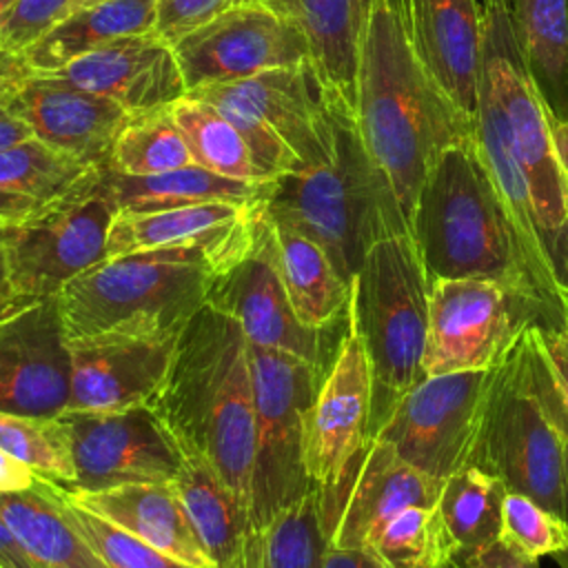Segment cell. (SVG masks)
Segmentation results:
<instances>
[{"mask_svg": "<svg viewBox=\"0 0 568 568\" xmlns=\"http://www.w3.org/2000/svg\"><path fill=\"white\" fill-rule=\"evenodd\" d=\"M355 122L410 231L426 173L446 149L475 135V115L459 109L419 60L404 0H375L364 18Z\"/></svg>", "mask_w": 568, "mask_h": 568, "instance_id": "obj_1", "label": "cell"}, {"mask_svg": "<svg viewBox=\"0 0 568 568\" xmlns=\"http://www.w3.org/2000/svg\"><path fill=\"white\" fill-rule=\"evenodd\" d=\"M146 406L180 453L204 462L253 517L255 390L251 344L240 324L204 304L180 331Z\"/></svg>", "mask_w": 568, "mask_h": 568, "instance_id": "obj_2", "label": "cell"}, {"mask_svg": "<svg viewBox=\"0 0 568 568\" xmlns=\"http://www.w3.org/2000/svg\"><path fill=\"white\" fill-rule=\"evenodd\" d=\"M410 237L430 280H490L546 302L475 135L446 149L426 173Z\"/></svg>", "mask_w": 568, "mask_h": 568, "instance_id": "obj_3", "label": "cell"}, {"mask_svg": "<svg viewBox=\"0 0 568 568\" xmlns=\"http://www.w3.org/2000/svg\"><path fill=\"white\" fill-rule=\"evenodd\" d=\"M264 209L315 240L348 284L377 240L410 235L390 182L348 115L339 118L333 153L273 180Z\"/></svg>", "mask_w": 568, "mask_h": 568, "instance_id": "obj_4", "label": "cell"}, {"mask_svg": "<svg viewBox=\"0 0 568 568\" xmlns=\"http://www.w3.org/2000/svg\"><path fill=\"white\" fill-rule=\"evenodd\" d=\"M217 268L197 246L104 257L58 293L67 339L180 333L206 304Z\"/></svg>", "mask_w": 568, "mask_h": 568, "instance_id": "obj_5", "label": "cell"}, {"mask_svg": "<svg viewBox=\"0 0 568 568\" xmlns=\"http://www.w3.org/2000/svg\"><path fill=\"white\" fill-rule=\"evenodd\" d=\"M468 464L497 475L508 493L532 497L568 521V439L559 430L541 388L535 322L521 328L490 368Z\"/></svg>", "mask_w": 568, "mask_h": 568, "instance_id": "obj_6", "label": "cell"}, {"mask_svg": "<svg viewBox=\"0 0 568 568\" xmlns=\"http://www.w3.org/2000/svg\"><path fill=\"white\" fill-rule=\"evenodd\" d=\"M430 275L410 235L377 240L351 282L348 320L371 366V433L426 377Z\"/></svg>", "mask_w": 568, "mask_h": 568, "instance_id": "obj_7", "label": "cell"}, {"mask_svg": "<svg viewBox=\"0 0 568 568\" xmlns=\"http://www.w3.org/2000/svg\"><path fill=\"white\" fill-rule=\"evenodd\" d=\"M479 73L504 111L510 153L524 178L539 240L557 284L568 300V142L537 95L510 24L508 7H484Z\"/></svg>", "mask_w": 568, "mask_h": 568, "instance_id": "obj_8", "label": "cell"}, {"mask_svg": "<svg viewBox=\"0 0 568 568\" xmlns=\"http://www.w3.org/2000/svg\"><path fill=\"white\" fill-rule=\"evenodd\" d=\"M115 215L118 204L106 182V166H98L62 197L7 224L11 306L58 295L73 277L102 262Z\"/></svg>", "mask_w": 568, "mask_h": 568, "instance_id": "obj_9", "label": "cell"}, {"mask_svg": "<svg viewBox=\"0 0 568 568\" xmlns=\"http://www.w3.org/2000/svg\"><path fill=\"white\" fill-rule=\"evenodd\" d=\"M255 390L253 521L262 528L313 484L304 459L306 413L324 368L282 353L251 346Z\"/></svg>", "mask_w": 568, "mask_h": 568, "instance_id": "obj_10", "label": "cell"}, {"mask_svg": "<svg viewBox=\"0 0 568 568\" xmlns=\"http://www.w3.org/2000/svg\"><path fill=\"white\" fill-rule=\"evenodd\" d=\"M546 302L490 280H430L426 375L493 368L521 328L559 315Z\"/></svg>", "mask_w": 568, "mask_h": 568, "instance_id": "obj_11", "label": "cell"}, {"mask_svg": "<svg viewBox=\"0 0 568 568\" xmlns=\"http://www.w3.org/2000/svg\"><path fill=\"white\" fill-rule=\"evenodd\" d=\"M206 304L233 317L251 346L282 351L328 368L342 337L306 326L288 300L271 217L262 209L246 246L217 268Z\"/></svg>", "mask_w": 568, "mask_h": 568, "instance_id": "obj_12", "label": "cell"}, {"mask_svg": "<svg viewBox=\"0 0 568 568\" xmlns=\"http://www.w3.org/2000/svg\"><path fill=\"white\" fill-rule=\"evenodd\" d=\"M488 382L490 368L426 375L399 399L373 437L444 481L470 462Z\"/></svg>", "mask_w": 568, "mask_h": 568, "instance_id": "obj_13", "label": "cell"}, {"mask_svg": "<svg viewBox=\"0 0 568 568\" xmlns=\"http://www.w3.org/2000/svg\"><path fill=\"white\" fill-rule=\"evenodd\" d=\"M69 426L73 493L109 490L126 484L175 481L182 453L166 428L144 406L126 410H64Z\"/></svg>", "mask_w": 568, "mask_h": 568, "instance_id": "obj_14", "label": "cell"}, {"mask_svg": "<svg viewBox=\"0 0 568 568\" xmlns=\"http://www.w3.org/2000/svg\"><path fill=\"white\" fill-rule=\"evenodd\" d=\"M71 351L58 295L0 313V410L60 417L69 408Z\"/></svg>", "mask_w": 568, "mask_h": 568, "instance_id": "obj_15", "label": "cell"}, {"mask_svg": "<svg viewBox=\"0 0 568 568\" xmlns=\"http://www.w3.org/2000/svg\"><path fill=\"white\" fill-rule=\"evenodd\" d=\"M371 433V366L364 344L348 320L331 366L306 413L304 459L313 486L342 484Z\"/></svg>", "mask_w": 568, "mask_h": 568, "instance_id": "obj_16", "label": "cell"}, {"mask_svg": "<svg viewBox=\"0 0 568 568\" xmlns=\"http://www.w3.org/2000/svg\"><path fill=\"white\" fill-rule=\"evenodd\" d=\"M186 91L237 82L264 71L311 64L304 36L275 13L233 4L222 16L173 44Z\"/></svg>", "mask_w": 568, "mask_h": 568, "instance_id": "obj_17", "label": "cell"}, {"mask_svg": "<svg viewBox=\"0 0 568 568\" xmlns=\"http://www.w3.org/2000/svg\"><path fill=\"white\" fill-rule=\"evenodd\" d=\"M444 481L404 462L386 442L371 437L333 490H320L331 548L362 550L366 539L408 506L439 501Z\"/></svg>", "mask_w": 568, "mask_h": 568, "instance_id": "obj_18", "label": "cell"}, {"mask_svg": "<svg viewBox=\"0 0 568 568\" xmlns=\"http://www.w3.org/2000/svg\"><path fill=\"white\" fill-rule=\"evenodd\" d=\"M9 109L49 149L84 164L109 166L131 113L58 73H29L7 98Z\"/></svg>", "mask_w": 568, "mask_h": 568, "instance_id": "obj_19", "label": "cell"}, {"mask_svg": "<svg viewBox=\"0 0 568 568\" xmlns=\"http://www.w3.org/2000/svg\"><path fill=\"white\" fill-rule=\"evenodd\" d=\"M180 333L93 335L69 339L71 395L67 410H126L160 388Z\"/></svg>", "mask_w": 568, "mask_h": 568, "instance_id": "obj_20", "label": "cell"}, {"mask_svg": "<svg viewBox=\"0 0 568 568\" xmlns=\"http://www.w3.org/2000/svg\"><path fill=\"white\" fill-rule=\"evenodd\" d=\"M202 87H211L251 109L295 153L300 166L315 164L335 149L337 126L344 113L328 106L311 64L273 69L246 80Z\"/></svg>", "mask_w": 568, "mask_h": 568, "instance_id": "obj_21", "label": "cell"}, {"mask_svg": "<svg viewBox=\"0 0 568 568\" xmlns=\"http://www.w3.org/2000/svg\"><path fill=\"white\" fill-rule=\"evenodd\" d=\"M55 73L91 93L113 100L131 115L169 106L186 95L173 47L153 33L109 42Z\"/></svg>", "mask_w": 568, "mask_h": 568, "instance_id": "obj_22", "label": "cell"}, {"mask_svg": "<svg viewBox=\"0 0 568 568\" xmlns=\"http://www.w3.org/2000/svg\"><path fill=\"white\" fill-rule=\"evenodd\" d=\"M262 209L264 202H204L142 213L118 211L109 231L106 257L151 248L197 246L224 266L246 246Z\"/></svg>", "mask_w": 568, "mask_h": 568, "instance_id": "obj_23", "label": "cell"}, {"mask_svg": "<svg viewBox=\"0 0 568 568\" xmlns=\"http://www.w3.org/2000/svg\"><path fill=\"white\" fill-rule=\"evenodd\" d=\"M415 51L450 100L475 115L484 42L477 0H404Z\"/></svg>", "mask_w": 568, "mask_h": 568, "instance_id": "obj_24", "label": "cell"}, {"mask_svg": "<svg viewBox=\"0 0 568 568\" xmlns=\"http://www.w3.org/2000/svg\"><path fill=\"white\" fill-rule=\"evenodd\" d=\"M262 7L293 24L306 40L311 67L328 106L355 118L362 18L355 0H235Z\"/></svg>", "mask_w": 568, "mask_h": 568, "instance_id": "obj_25", "label": "cell"}, {"mask_svg": "<svg viewBox=\"0 0 568 568\" xmlns=\"http://www.w3.org/2000/svg\"><path fill=\"white\" fill-rule=\"evenodd\" d=\"M64 495L135 539L195 568H211L173 481L126 484L95 493L64 490Z\"/></svg>", "mask_w": 568, "mask_h": 568, "instance_id": "obj_26", "label": "cell"}, {"mask_svg": "<svg viewBox=\"0 0 568 568\" xmlns=\"http://www.w3.org/2000/svg\"><path fill=\"white\" fill-rule=\"evenodd\" d=\"M0 517L42 568H109L73 517L62 486L47 477L29 490L0 493Z\"/></svg>", "mask_w": 568, "mask_h": 568, "instance_id": "obj_27", "label": "cell"}, {"mask_svg": "<svg viewBox=\"0 0 568 568\" xmlns=\"http://www.w3.org/2000/svg\"><path fill=\"white\" fill-rule=\"evenodd\" d=\"M182 459L173 484L211 568H260L262 532L253 517L204 462Z\"/></svg>", "mask_w": 568, "mask_h": 568, "instance_id": "obj_28", "label": "cell"}, {"mask_svg": "<svg viewBox=\"0 0 568 568\" xmlns=\"http://www.w3.org/2000/svg\"><path fill=\"white\" fill-rule=\"evenodd\" d=\"M153 27L155 0H100L71 11L20 55L33 73H55L109 42L151 33Z\"/></svg>", "mask_w": 568, "mask_h": 568, "instance_id": "obj_29", "label": "cell"}, {"mask_svg": "<svg viewBox=\"0 0 568 568\" xmlns=\"http://www.w3.org/2000/svg\"><path fill=\"white\" fill-rule=\"evenodd\" d=\"M508 13L537 95L568 124V0H508Z\"/></svg>", "mask_w": 568, "mask_h": 568, "instance_id": "obj_30", "label": "cell"}, {"mask_svg": "<svg viewBox=\"0 0 568 568\" xmlns=\"http://www.w3.org/2000/svg\"><path fill=\"white\" fill-rule=\"evenodd\" d=\"M271 224L277 242L282 280L295 315L317 331H333L337 324H344L351 284L339 275L315 240L275 220H271Z\"/></svg>", "mask_w": 568, "mask_h": 568, "instance_id": "obj_31", "label": "cell"}, {"mask_svg": "<svg viewBox=\"0 0 568 568\" xmlns=\"http://www.w3.org/2000/svg\"><path fill=\"white\" fill-rule=\"evenodd\" d=\"M106 182L118 211H160L204 202H266L271 182H242L213 173L200 164L155 173L124 175L106 166Z\"/></svg>", "mask_w": 568, "mask_h": 568, "instance_id": "obj_32", "label": "cell"}, {"mask_svg": "<svg viewBox=\"0 0 568 568\" xmlns=\"http://www.w3.org/2000/svg\"><path fill=\"white\" fill-rule=\"evenodd\" d=\"M93 166H84L31 138L0 153V224L29 217L71 191ZM98 169V166H95Z\"/></svg>", "mask_w": 568, "mask_h": 568, "instance_id": "obj_33", "label": "cell"}, {"mask_svg": "<svg viewBox=\"0 0 568 568\" xmlns=\"http://www.w3.org/2000/svg\"><path fill=\"white\" fill-rule=\"evenodd\" d=\"M506 493L508 488L497 475L470 464L444 479L437 504L457 546L455 559L499 537Z\"/></svg>", "mask_w": 568, "mask_h": 568, "instance_id": "obj_34", "label": "cell"}, {"mask_svg": "<svg viewBox=\"0 0 568 568\" xmlns=\"http://www.w3.org/2000/svg\"><path fill=\"white\" fill-rule=\"evenodd\" d=\"M362 550L384 568H444L457 555L439 504L399 510L366 539Z\"/></svg>", "mask_w": 568, "mask_h": 568, "instance_id": "obj_35", "label": "cell"}, {"mask_svg": "<svg viewBox=\"0 0 568 568\" xmlns=\"http://www.w3.org/2000/svg\"><path fill=\"white\" fill-rule=\"evenodd\" d=\"M169 109L182 131L193 164L224 178L264 182L240 131L213 104L186 93Z\"/></svg>", "mask_w": 568, "mask_h": 568, "instance_id": "obj_36", "label": "cell"}, {"mask_svg": "<svg viewBox=\"0 0 568 568\" xmlns=\"http://www.w3.org/2000/svg\"><path fill=\"white\" fill-rule=\"evenodd\" d=\"M328 548L322 493L311 486L262 528L260 568H324Z\"/></svg>", "mask_w": 568, "mask_h": 568, "instance_id": "obj_37", "label": "cell"}, {"mask_svg": "<svg viewBox=\"0 0 568 568\" xmlns=\"http://www.w3.org/2000/svg\"><path fill=\"white\" fill-rule=\"evenodd\" d=\"M169 106L129 118L113 144L109 169L124 175H155L193 164Z\"/></svg>", "mask_w": 568, "mask_h": 568, "instance_id": "obj_38", "label": "cell"}, {"mask_svg": "<svg viewBox=\"0 0 568 568\" xmlns=\"http://www.w3.org/2000/svg\"><path fill=\"white\" fill-rule=\"evenodd\" d=\"M0 453L29 464L38 475L67 486L73 479L69 426L60 417L0 410Z\"/></svg>", "mask_w": 568, "mask_h": 568, "instance_id": "obj_39", "label": "cell"}, {"mask_svg": "<svg viewBox=\"0 0 568 568\" xmlns=\"http://www.w3.org/2000/svg\"><path fill=\"white\" fill-rule=\"evenodd\" d=\"M499 539L535 559L557 555L568 548V521L532 497L506 493Z\"/></svg>", "mask_w": 568, "mask_h": 568, "instance_id": "obj_40", "label": "cell"}, {"mask_svg": "<svg viewBox=\"0 0 568 568\" xmlns=\"http://www.w3.org/2000/svg\"><path fill=\"white\" fill-rule=\"evenodd\" d=\"M186 93L213 104L220 113H224L229 118V122L240 131L242 140L246 142L251 158H253L260 175L264 178V182H273V180L300 169V160L295 158V153L251 109L217 93L211 87H197Z\"/></svg>", "mask_w": 568, "mask_h": 568, "instance_id": "obj_41", "label": "cell"}, {"mask_svg": "<svg viewBox=\"0 0 568 568\" xmlns=\"http://www.w3.org/2000/svg\"><path fill=\"white\" fill-rule=\"evenodd\" d=\"M69 499V497H67ZM73 517L95 546V550L102 555V559L109 564V568H195L191 564H184L146 541L135 539L133 535L120 530L111 521L98 517L95 513L87 510L84 506L71 501Z\"/></svg>", "mask_w": 568, "mask_h": 568, "instance_id": "obj_42", "label": "cell"}, {"mask_svg": "<svg viewBox=\"0 0 568 568\" xmlns=\"http://www.w3.org/2000/svg\"><path fill=\"white\" fill-rule=\"evenodd\" d=\"M535 342L546 402L559 430L568 439V311L539 320Z\"/></svg>", "mask_w": 568, "mask_h": 568, "instance_id": "obj_43", "label": "cell"}, {"mask_svg": "<svg viewBox=\"0 0 568 568\" xmlns=\"http://www.w3.org/2000/svg\"><path fill=\"white\" fill-rule=\"evenodd\" d=\"M78 7L80 0H18L0 20V51L20 55Z\"/></svg>", "mask_w": 568, "mask_h": 568, "instance_id": "obj_44", "label": "cell"}, {"mask_svg": "<svg viewBox=\"0 0 568 568\" xmlns=\"http://www.w3.org/2000/svg\"><path fill=\"white\" fill-rule=\"evenodd\" d=\"M233 4L235 0H155V27L151 33L173 47Z\"/></svg>", "mask_w": 568, "mask_h": 568, "instance_id": "obj_45", "label": "cell"}, {"mask_svg": "<svg viewBox=\"0 0 568 568\" xmlns=\"http://www.w3.org/2000/svg\"><path fill=\"white\" fill-rule=\"evenodd\" d=\"M459 568H539L535 557L524 555L521 550L508 546L499 537L468 555H462L455 559Z\"/></svg>", "mask_w": 568, "mask_h": 568, "instance_id": "obj_46", "label": "cell"}, {"mask_svg": "<svg viewBox=\"0 0 568 568\" xmlns=\"http://www.w3.org/2000/svg\"><path fill=\"white\" fill-rule=\"evenodd\" d=\"M42 475H38L29 464L0 453V493H18L29 490L40 481Z\"/></svg>", "mask_w": 568, "mask_h": 568, "instance_id": "obj_47", "label": "cell"}, {"mask_svg": "<svg viewBox=\"0 0 568 568\" xmlns=\"http://www.w3.org/2000/svg\"><path fill=\"white\" fill-rule=\"evenodd\" d=\"M9 93L0 98V153L33 138L31 129L9 109V104H7Z\"/></svg>", "mask_w": 568, "mask_h": 568, "instance_id": "obj_48", "label": "cell"}, {"mask_svg": "<svg viewBox=\"0 0 568 568\" xmlns=\"http://www.w3.org/2000/svg\"><path fill=\"white\" fill-rule=\"evenodd\" d=\"M0 568H42L24 552V548L18 544V539L7 528L2 517H0Z\"/></svg>", "mask_w": 568, "mask_h": 568, "instance_id": "obj_49", "label": "cell"}, {"mask_svg": "<svg viewBox=\"0 0 568 568\" xmlns=\"http://www.w3.org/2000/svg\"><path fill=\"white\" fill-rule=\"evenodd\" d=\"M324 568H384L379 561H375L364 550H351V548H328Z\"/></svg>", "mask_w": 568, "mask_h": 568, "instance_id": "obj_50", "label": "cell"}, {"mask_svg": "<svg viewBox=\"0 0 568 568\" xmlns=\"http://www.w3.org/2000/svg\"><path fill=\"white\" fill-rule=\"evenodd\" d=\"M29 73H31V69L24 64L22 55L4 53L0 58V98L7 95L9 91H13Z\"/></svg>", "mask_w": 568, "mask_h": 568, "instance_id": "obj_51", "label": "cell"}, {"mask_svg": "<svg viewBox=\"0 0 568 568\" xmlns=\"http://www.w3.org/2000/svg\"><path fill=\"white\" fill-rule=\"evenodd\" d=\"M4 226L0 224V306L7 311L11 306L9 280H7V257H4Z\"/></svg>", "mask_w": 568, "mask_h": 568, "instance_id": "obj_52", "label": "cell"}, {"mask_svg": "<svg viewBox=\"0 0 568 568\" xmlns=\"http://www.w3.org/2000/svg\"><path fill=\"white\" fill-rule=\"evenodd\" d=\"M373 2H375V0H355L357 11H359V18H362V24H364V18H366V13H368V9H371Z\"/></svg>", "mask_w": 568, "mask_h": 568, "instance_id": "obj_53", "label": "cell"}, {"mask_svg": "<svg viewBox=\"0 0 568 568\" xmlns=\"http://www.w3.org/2000/svg\"><path fill=\"white\" fill-rule=\"evenodd\" d=\"M555 559H557V564H559L561 568H568V548H564L561 552H557Z\"/></svg>", "mask_w": 568, "mask_h": 568, "instance_id": "obj_54", "label": "cell"}, {"mask_svg": "<svg viewBox=\"0 0 568 568\" xmlns=\"http://www.w3.org/2000/svg\"><path fill=\"white\" fill-rule=\"evenodd\" d=\"M16 2H18V0H0V20L4 18V13H7Z\"/></svg>", "mask_w": 568, "mask_h": 568, "instance_id": "obj_55", "label": "cell"}, {"mask_svg": "<svg viewBox=\"0 0 568 568\" xmlns=\"http://www.w3.org/2000/svg\"><path fill=\"white\" fill-rule=\"evenodd\" d=\"M481 7H508V0H484Z\"/></svg>", "mask_w": 568, "mask_h": 568, "instance_id": "obj_56", "label": "cell"}, {"mask_svg": "<svg viewBox=\"0 0 568 568\" xmlns=\"http://www.w3.org/2000/svg\"><path fill=\"white\" fill-rule=\"evenodd\" d=\"M93 2H100V0H80V7L82 4H93Z\"/></svg>", "mask_w": 568, "mask_h": 568, "instance_id": "obj_57", "label": "cell"}, {"mask_svg": "<svg viewBox=\"0 0 568 568\" xmlns=\"http://www.w3.org/2000/svg\"><path fill=\"white\" fill-rule=\"evenodd\" d=\"M444 568H459V566H457L455 561H450V564H448V566H444Z\"/></svg>", "mask_w": 568, "mask_h": 568, "instance_id": "obj_58", "label": "cell"}, {"mask_svg": "<svg viewBox=\"0 0 568 568\" xmlns=\"http://www.w3.org/2000/svg\"><path fill=\"white\" fill-rule=\"evenodd\" d=\"M2 55H4V51H0V58H2Z\"/></svg>", "mask_w": 568, "mask_h": 568, "instance_id": "obj_59", "label": "cell"}, {"mask_svg": "<svg viewBox=\"0 0 568 568\" xmlns=\"http://www.w3.org/2000/svg\"><path fill=\"white\" fill-rule=\"evenodd\" d=\"M2 311H4V308H2V306H0V313H2Z\"/></svg>", "mask_w": 568, "mask_h": 568, "instance_id": "obj_60", "label": "cell"}]
</instances>
